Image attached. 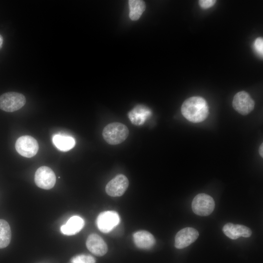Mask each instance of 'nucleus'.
<instances>
[{
    "instance_id": "nucleus-1",
    "label": "nucleus",
    "mask_w": 263,
    "mask_h": 263,
    "mask_svg": "<svg viewBox=\"0 0 263 263\" xmlns=\"http://www.w3.org/2000/svg\"><path fill=\"white\" fill-rule=\"evenodd\" d=\"M181 113L188 120L193 123H199L207 118L209 113L208 107L204 98L192 96L183 102Z\"/></svg>"
},
{
    "instance_id": "nucleus-2",
    "label": "nucleus",
    "mask_w": 263,
    "mask_h": 263,
    "mask_svg": "<svg viewBox=\"0 0 263 263\" xmlns=\"http://www.w3.org/2000/svg\"><path fill=\"white\" fill-rule=\"evenodd\" d=\"M129 130L124 124L114 122L105 126L102 135L104 140L109 144L117 145L123 142L128 136Z\"/></svg>"
},
{
    "instance_id": "nucleus-3",
    "label": "nucleus",
    "mask_w": 263,
    "mask_h": 263,
    "mask_svg": "<svg viewBox=\"0 0 263 263\" xmlns=\"http://www.w3.org/2000/svg\"><path fill=\"white\" fill-rule=\"evenodd\" d=\"M24 95L17 92H7L0 96V109L7 112H13L21 108L25 104Z\"/></svg>"
},
{
    "instance_id": "nucleus-4",
    "label": "nucleus",
    "mask_w": 263,
    "mask_h": 263,
    "mask_svg": "<svg viewBox=\"0 0 263 263\" xmlns=\"http://www.w3.org/2000/svg\"><path fill=\"white\" fill-rule=\"evenodd\" d=\"M191 207L197 215L207 216L210 215L215 208V202L212 197L205 193L197 194L193 199Z\"/></svg>"
},
{
    "instance_id": "nucleus-5",
    "label": "nucleus",
    "mask_w": 263,
    "mask_h": 263,
    "mask_svg": "<svg viewBox=\"0 0 263 263\" xmlns=\"http://www.w3.org/2000/svg\"><path fill=\"white\" fill-rule=\"evenodd\" d=\"M15 148L17 151L21 156L31 158L38 152V145L34 137L29 135H24L17 140Z\"/></svg>"
},
{
    "instance_id": "nucleus-6",
    "label": "nucleus",
    "mask_w": 263,
    "mask_h": 263,
    "mask_svg": "<svg viewBox=\"0 0 263 263\" xmlns=\"http://www.w3.org/2000/svg\"><path fill=\"white\" fill-rule=\"evenodd\" d=\"M35 182L39 188L44 189H50L55 186L56 177L51 168L46 166H42L36 171Z\"/></svg>"
},
{
    "instance_id": "nucleus-7",
    "label": "nucleus",
    "mask_w": 263,
    "mask_h": 263,
    "mask_svg": "<svg viewBox=\"0 0 263 263\" xmlns=\"http://www.w3.org/2000/svg\"><path fill=\"white\" fill-rule=\"evenodd\" d=\"M232 106L240 114L246 115L254 109L255 102L247 92L241 91L234 95Z\"/></svg>"
},
{
    "instance_id": "nucleus-8",
    "label": "nucleus",
    "mask_w": 263,
    "mask_h": 263,
    "mask_svg": "<svg viewBox=\"0 0 263 263\" xmlns=\"http://www.w3.org/2000/svg\"><path fill=\"white\" fill-rule=\"evenodd\" d=\"M120 218L114 211H105L100 213L96 219L97 227L103 233H108L119 223Z\"/></svg>"
},
{
    "instance_id": "nucleus-9",
    "label": "nucleus",
    "mask_w": 263,
    "mask_h": 263,
    "mask_svg": "<svg viewBox=\"0 0 263 263\" xmlns=\"http://www.w3.org/2000/svg\"><path fill=\"white\" fill-rule=\"evenodd\" d=\"M129 186L128 178L123 174H119L111 180L106 185V192L112 197L122 196Z\"/></svg>"
},
{
    "instance_id": "nucleus-10",
    "label": "nucleus",
    "mask_w": 263,
    "mask_h": 263,
    "mask_svg": "<svg viewBox=\"0 0 263 263\" xmlns=\"http://www.w3.org/2000/svg\"><path fill=\"white\" fill-rule=\"evenodd\" d=\"M199 236L198 231L192 227H186L179 231L175 237V247L185 248L194 242Z\"/></svg>"
},
{
    "instance_id": "nucleus-11",
    "label": "nucleus",
    "mask_w": 263,
    "mask_h": 263,
    "mask_svg": "<svg viewBox=\"0 0 263 263\" xmlns=\"http://www.w3.org/2000/svg\"><path fill=\"white\" fill-rule=\"evenodd\" d=\"M223 231L227 237L232 240H236L240 237L248 238L252 234V231L249 227L231 223L225 225Z\"/></svg>"
},
{
    "instance_id": "nucleus-12",
    "label": "nucleus",
    "mask_w": 263,
    "mask_h": 263,
    "mask_svg": "<svg viewBox=\"0 0 263 263\" xmlns=\"http://www.w3.org/2000/svg\"><path fill=\"white\" fill-rule=\"evenodd\" d=\"M86 244L88 250L97 256L104 255L108 251L106 243L96 234L90 235L87 239Z\"/></svg>"
},
{
    "instance_id": "nucleus-13",
    "label": "nucleus",
    "mask_w": 263,
    "mask_h": 263,
    "mask_svg": "<svg viewBox=\"0 0 263 263\" xmlns=\"http://www.w3.org/2000/svg\"><path fill=\"white\" fill-rule=\"evenodd\" d=\"M151 114V111L148 107L138 105L129 112L128 117L133 124L140 126L150 116Z\"/></svg>"
},
{
    "instance_id": "nucleus-14",
    "label": "nucleus",
    "mask_w": 263,
    "mask_h": 263,
    "mask_svg": "<svg viewBox=\"0 0 263 263\" xmlns=\"http://www.w3.org/2000/svg\"><path fill=\"white\" fill-rule=\"evenodd\" d=\"M84 221L80 217H71L67 223L60 227L61 232L64 235H73L79 232L83 227Z\"/></svg>"
},
{
    "instance_id": "nucleus-15",
    "label": "nucleus",
    "mask_w": 263,
    "mask_h": 263,
    "mask_svg": "<svg viewBox=\"0 0 263 263\" xmlns=\"http://www.w3.org/2000/svg\"><path fill=\"white\" fill-rule=\"evenodd\" d=\"M133 239L135 245L142 249L151 248L155 244L154 236L149 232L140 230L133 234Z\"/></svg>"
},
{
    "instance_id": "nucleus-16",
    "label": "nucleus",
    "mask_w": 263,
    "mask_h": 263,
    "mask_svg": "<svg viewBox=\"0 0 263 263\" xmlns=\"http://www.w3.org/2000/svg\"><path fill=\"white\" fill-rule=\"evenodd\" d=\"M53 144L59 150L67 151L73 148L75 141L71 136L55 134L52 138Z\"/></svg>"
},
{
    "instance_id": "nucleus-17",
    "label": "nucleus",
    "mask_w": 263,
    "mask_h": 263,
    "mask_svg": "<svg viewBox=\"0 0 263 263\" xmlns=\"http://www.w3.org/2000/svg\"><path fill=\"white\" fill-rule=\"evenodd\" d=\"M128 3L130 18L132 20L138 19L145 10V2L141 0H130Z\"/></svg>"
},
{
    "instance_id": "nucleus-18",
    "label": "nucleus",
    "mask_w": 263,
    "mask_h": 263,
    "mask_svg": "<svg viewBox=\"0 0 263 263\" xmlns=\"http://www.w3.org/2000/svg\"><path fill=\"white\" fill-rule=\"evenodd\" d=\"M11 240V231L8 222L0 219V248L7 247Z\"/></svg>"
},
{
    "instance_id": "nucleus-19",
    "label": "nucleus",
    "mask_w": 263,
    "mask_h": 263,
    "mask_svg": "<svg viewBox=\"0 0 263 263\" xmlns=\"http://www.w3.org/2000/svg\"><path fill=\"white\" fill-rule=\"evenodd\" d=\"M254 48L256 52L260 56L263 55V39L259 37L256 39L254 42Z\"/></svg>"
},
{
    "instance_id": "nucleus-20",
    "label": "nucleus",
    "mask_w": 263,
    "mask_h": 263,
    "mask_svg": "<svg viewBox=\"0 0 263 263\" xmlns=\"http://www.w3.org/2000/svg\"><path fill=\"white\" fill-rule=\"evenodd\" d=\"M216 2L214 0H200L199 1L200 6L203 9H207L212 7Z\"/></svg>"
},
{
    "instance_id": "nucleus-21",
    "label": "nucleus",
    "mask_w": 263,
    "mask_h": 263,
    "mask_svg": "<svg viewBox=\"0 0 263 263\" xmlns=\"http://www.w3.org/2000/svg\"><path fill=\"white\" fill-rule=\"evenodd\" d=\"M263 144L262 143L260 146L259 150L260 156L262 157H263Z\"/></svg>"
},
{
    "instance_id": "nucleus-22",
    "label": "nucleus",
    "mask_w": 263,
    "mask_h": 263,
    "mask_svg": "<svg viewBox=\"0 0 263 263\" xmlns=\"http://www.w3.org/2000/svg\"><path fill=\"white\" fill-rule=\"evenodd\" d=\"M3 43V38L1 35H0V49L2 48Z\"/></svg>"
}]
</instances>
